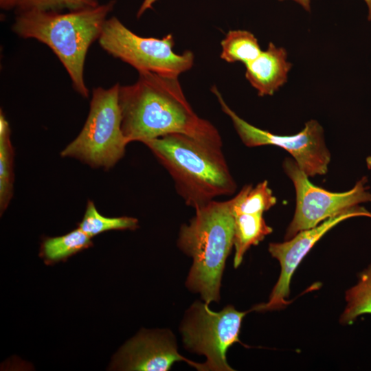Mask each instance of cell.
I'll list each match as a JSON object with an SVG mask.
<instances>
[{"instance_id":"obj_20","label":"cell","mask_w":371,"mask_h":371,"mask_svg":"<svg viewBox=\"0 0 371 371\" xmlns=\"http://www.w3.org/2000/svg\"><path fill=\"white\" fill-rule=\"evenodd\" d=\"M99 5L98 0H20L17 12L41 10L60 12L63 9L76 10Z\"/></svg>"},{"instance_id":"obj_21","label":"cell","mask_w":371,"mask_h":371,"mask_svg":"<svg viewBox=\"0 0 371 371\" xmlns=\"http://www.w3.org/2000/svg\"><path fill=\"white\" fill-rule=\"evenodd\" d=\"M279 1H284V0H279ZM293 1L299 3L306 11H310V9H311L310 0H293ZM364 1L368 5V21H371V0H364Z\"/></svg>"},{"instance_id":"obj_4","label":"cell","mask_w":371,"mask_h":371,"mask_svg":"<svg viewBox=\"0 0 371 371\" xmlns=\"http://www.w3.org/2000/svg\"><path fill=\"white\" fill-rule=\"evenodd\" d=\"M234 216L230 199L195 209L179 231V249L193 259L186 286L209 304L218 302L225 261L234 245Z\"/></svg>"},{"instance_id":"obj_15","label":"cell","mask_w":371,"mask_h":371,"mask_svg":"<svg viewBox=\"0 0 371 371\" xmlns=\"http://www.w3.org/2000/svg\"><path fill=\"white\" fill-rule=\"evenodd\" d=\"M14 148L8 122L0 113V210L2 214L13 196Z\"/></svg>"},{"instance_id":"obj_7","label":"cell","mask_w":371,"mask_h":371,"mask_svg":"<svg viewBox=\"0 0 371 371\" xmlns=\"http://www.w3.org/2000/svg\"><path fill=\"white\" fill-rule=\"evenodd\" d=\"M247 313L231 305L213 311L207 303L198 301L187 311L180 328L183 343L187 350L205 357L203 371L234 370L226 353L230 346L240 342L241 323Z\"/></svg>"},{"instance_id":"obj_6","label":"cell","mask_w":371,"mask_h":371,"mask_svg":"<svg viewBox=\"0 0 371 371\" xmlns=\"http://www.w3.org/2000/svg\"><path fill=\"white\" fill-rule=\"evenodd\" d=\"M100 47L114 58L139 71L179 77L194 64L192 52L177 54L171 34L161 38L143 37L127 28L117 17L106 19L98 39Z\"/></svg>"},{"instance_id":"obj_2","label":"cell","mask_w":371,"mask_h":371,"mask_svg":"<svg viewBox=\"0 0 371 371\" xmlns=\"http://www.w3.org/2000/svg\"><path fill=\"white\" fill-rule=\"evenodd\" d=\"M115 1L69 12L29 10L18 12L13 32L24 38H34L47 45L67 71L74 89L87 98L84 67L91 45L98 40L108 14Z\"/></svg>"},{"instance_id":"obj_11","label":"cell","mask_w":371,"mask_h":371,"mask_svg":"<svg viewBox=\"0 0 371 371\" xmlns=\"http://www.w3.org/2000/svg\"><path fill=\"white\" fill-rule=\"evenodd\" d=\"M186 361L203 371V363L181 355L169 330H142L119 350L112 363L113 369L135 371H168L177 361Z\"/></svg>"},{"instance_id":"obj_19","label":"cell","mask_w":371,"mask_h":371,"mask_svg":"<svg viewBox=\"0 0 371 371\" xmlns=\"http://www.w3.org/2000/svg\"><path fill=\"white\" fill-rule=\"evenodd\" d=\"M139 227L138 220L130 216L106 217L101 214L92 201L87 202L85 212L78 227L92 238L112 230H135Z\"/></svg>"},{"instance_id":"obj_14","label":"cell","mask_w":371,"mask_h":371,"mask_svg":"<svg viewBox=\"0 0 371 371\" xmlns=\"http://www.w3.org/2000/svg\"><path fill=\"white\" fill-rule=\"evenodd\" d=\"M92 245L91 238L78 227L63 236L45 238L39 256L46 265H53L65 261Z\"/></svg>"},{"instance_id":"obj_13","label":"cell","mask_w":371,"mask_h":371,"mask_svg":"<svg viewBox=\"0 0 371 371\" xmlns=\"http://www.w3.org/2000/svg\"><path fill=\"white\" fill-rule=\"evenodd\" d=\"M234 266L237 268L242 262L247 249L252 245H258L266 236L271 234L272 228L266 223L263 214L241 213L234 214Z\"/></svg>"},{"instance_id":"obj_22","label":"cell","mask_w":371,"mask_h":371,"mask_svg":"<svg viewBox=\"0 0 371 371\" xmlns=\"http://www.w3.org/2000/svg\"><path fill=\"white\" fill-rule=\"evenodd\" d=\"M157 0H144L137 13V17L139 18L147 10L153 8V3Z\"/></svg>"},{"instance_id":"obj_9","label":"cell","mask_w":371,"mask_h":371,"mask_svg":"<svg viewBox=\"0 0 371 371\" xmlns=\"http://www.w3.org/2000/svg\"><path fill=\"white\" fill-rule=\"evenodd\" d=\"M283 168L293 183L296 194L295 212L287 228L286 240L361 203L371 201V193L365 186L366 177L358 181L350 190L336 193L312 184L308 176L291 159L284 160Z\"/></svg>"},{"instance_id":"obj_1","label":"cell","mask_w":371,"mask_h":371,"mask_svg":"<svg viewBox=\"0 0 371 371\" xmlns=\"http://www.w3.org/2000/svg\"><path fill=\"white\" fill-rule=\"evenodd\" d=\"M137 81L119 87L122 131L128 143L171 133L223 146L217 128L200 117L187 100L179 77L139 71Z\"/></svg>"},{"instance_id":"obj_5","label":"cell","mask_w":371,"mask_h":371,"mask_svg":"<svg viewBox=\"0 0 371 371\" xmlns=\"http://www.w3.org/2000/svg\"><path fill=\"white\" fill-rule=\"evenodd\" d=\"M120 84L92 91L87 120L78 135L60 153L93 168L108 170L124 155L128 144L122 133L118 102Z\"/></svg>"},{"instance_id":"obj_10","label":"cell","mask_w":371,"mask_h":371,"mask_svg":"<svg viewBox=\"0 0 371 371\" xmlns=\"http://www.w3.org/2000/svg\"><path fill=\"white\" fill-rule=\"evenodd\" d=\"M356 216L371 218V212L357 205L328 218L314 227L300 232L285 242L270 243L269 251L279 261L281 267L280 275L269 301L254 306L251 311H272L286 306L289 304L286 298L290 293L291 278L304 257L328 230L339 223Z\"/></svg>"},{"instance_id":"obj_17","label":"cell","mask_w":371,"mask_h":371,"mask_svg":"<svg viewBox=\"0 0 371 371\" xmlns=\"http://www.w3.org/2000/svg\"><path fill=\"white\" fill-rule=\"evenodd\" d=\"M276 201L267 181L260 182L255 187L246 185L230 199L233 214H263L272 207Z\"/></svg>"},{"instance_id":"obj_23","label":"cell","mask_w":371,"mask_h":371,"mask_svg":"<svg viewBox=\"0 0 371 371\" xmlns=\"http://www.w3.org/2000/svg\"><path fill=\"white\" fill-rule=\"evenodd\" d=\"M20 0H0V6L3 10H10L16 8Z\"/></svg>"},{"instance_id":"obj_16","label":"cell","mask_w":371,"mask_h":371,"mask_svg":"<svg viewBox=\"0 0 371 371\" xmlns=\"http://www.w3.org/2000/svg\"><path fill=\"white\" fill-rule=\"evenodd\" d=\"M221 45V58L229 63L241 62L246 65L262 52L258 39L247 30L229 31Z\"/></svg>"},{"instance_id":"obj_12","label":"cell","mask_w":371,"mask_h":371,"mask_svg":"<svg viewBox=\"0 0 371 371\" xmlns=\"http://www.w3.org/2000/svg\"><path fill=\"white\" fill-rule=\"evenodd\" d=\"M291 67L286 49L270 42L265 51L245 65V78L259 96L272 95L286 82Z\"/></svg>"},{"instance_id":"obj_3","label":"cell","mask_w":371,"mask_h":371,"mask_svg":"<svg viewBox=\"0 0 371 371\" xmlns=\"http://www.w3.org/2000/svg\"><path fill=\"white\" fill-rule=\"evenodd\" d=\"M172 177L185 203L194 209L216 197L232 194L236 184L222 146L181 133L143 142Z\"/></svg>"},{"instance_id":"obj_18","label":"cell","mask_w":371,"mask_h":371,"mask_svg":"<svg viewBox=\"0 0 371 371\" xmlns=\"http://www.w3.org/2000/svg\"><path fill=\"white\" fill-rule=\"evenodd\" d=\"M342 324H350L360 315L371 314V264L359 276L357 283L346 292Z\"/></svg>"},{"instance_id":"obj_8","label":"cell","mask_w":371,"mask_h":371,"mask_svg":"<svg viewBox=\"0 0 371 371\" xmlns=\"http://www.w3.org/2000/svg\"><path fill=\"white\" fill-rule=\"evenodd\" d=\"M212 91L222 111L227 115L242 142L248 147L273 145L284 148L295 159L298 167L308 176L324 175L330 155L326 148L322 126L315 120L308 121L304 128L293 135H278L258 128L240 117L225 102L216 87Z\"/></svg>"}]
</instances>
